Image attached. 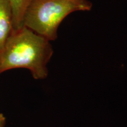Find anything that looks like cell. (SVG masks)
Listing matches in <instances>:
<instances>
[{
  "mask_svg": "<svg viewBox=\"0 0 127 127\" xmlns=\"http://www.w3.org/2000/svg\"><path fill=\"white\" fill-rule=\"evenodd\" d=\"M50 41L26 27L14 30L0 51V74L25 68L36 80L48 75L47 65L53 55Z\"/></svg>",
  "mask_w": 127,
  "mask_h": 127,
  "instance_id": "1",
  "label": "cell"
},
{
  "mask_svg": "<svg viewBox=\"0 0 127 127\" xmlns=\"http://www.w3.org/2000/svg\"><path fill=\"white\" fill-rule=\"evenodd\" d=\"M89 0H31L25 11L23 26L50 41L58 37L63 21L72 12L90 11Z\"/></svg>",
  "mask_w": 127,
  "mask_h": 127,
  "instance_id": "2",
  "label": "cell"
},
{
  "mask_svg": "<svg viewBox=\"0 0 127 127\" xmlns=\"http://www.w3.org/2000/svg\"><path fill=\"white\" fill-rule=\"evenodd\" d=\"M13 18L8 0H0V51L14 30Z\"/></svg>",
  "mask_w": 127,
  "mask_h": 127,
  "instance_id": "3",
  "label": "cell"
},
{
  "mask_svg": "<svg viewBox=\"0 0 127 127\" xmlns=\"http://www.w3.org/2000/svg\"><path fill=\"white\" fill-rule=\"evenodd\" d=\"M11 7L14 29L23 27V20L27 9L31 0H8Z\"/></svg>",
  "mask_w": 127,
  "mask_h": 127,
  "instance_id": "4",
  "label": "cell"
},
{
  "mask_svg": "<svg viewBox=\"0 0 127 127\" xmlns=\"http://www.w3.org/2000/svg\"><path fill=\"white\" fill-rule=\"evenodd\" d=\"M5 125V118L2 114L0 113V127H4Z\"/></svg>",
  "mask_w": 127,
  "mask_h": 127,
  "instance_id": "5",
  "label": "cell"
}]
</instances>
